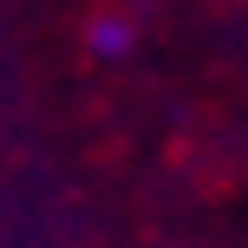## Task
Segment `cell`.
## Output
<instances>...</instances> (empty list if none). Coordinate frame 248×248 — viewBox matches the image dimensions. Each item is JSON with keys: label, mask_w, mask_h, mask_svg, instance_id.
<instances>
[{"label": "cell", "mask_w": 248, "mask_h": 248, "mask_svg": "<svg viewBox=\"0 0 248 248\" xmlns=\"http://www.w3.org/2000/svg\"><path fill=\"white\" fill-rule=\"evenodd\" d=\"M85 39H92V52L118 59V52L131 46V26H124V20H92V26H85Z\"/></svg>", "instance_id": "6da1fadb"}]
</instances>
